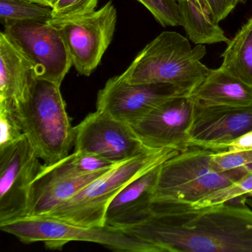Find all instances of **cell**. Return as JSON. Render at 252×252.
I'll list each match as a JSON object with an SVG mask.
<instances>
[{
    "mask_svg": "<svg viewBox=\"0 0 252 252\" xmlns=\"http://www.w3.org/2000/svg\"><path fill=\"white\" fill-rule=\"evenodd\" d=\"M119 230L156 252H252V209L245 205L153 202L147 220Z\"/></svg>",
    "mask_w": 252,
    "mask_h": 252,
    "instance_id": "obj_1",
    "label": "cell"
},
{
    "mask_svg": "<svg viewBox=\"0 0 252 252\" xmlns=\"http://www.w3.org/2000/svg\"><path fill=\"white\" fill-rule=\"evenodd\" d=\"M14 112L23 134L44 164H54L70 155L75 129L60 86L37 79Z\"/></svg>",
    "mask_w": 252,
    "mask_h": 252,
    "instance_id": "obj_2",
    "label": "cell"
},
{
    "mask_svg": "<svg viewBox=\"0 0 252 252\" xmlns=\"http://www.w3.org/2000/svg\"><path fill=\"white\" fill-rule=\"evenodd\" d=\"M206 54L203 45L191 48L180 33L162 32L144 47L121 76L127 83L170 84L191 94L209 73L200 62Z\"/></svg>",
    "mask_w": 252,
    "mask_h": 252,
    "instance_id": "obj_3",
    "label": "cell"
},
{
    "mask_svg": "<svg viewBox=\"0 0 252 252\" xmlns=\"http://www.w3.org/2000/svg\"><path fill=\"white\" fill-rule=\"evenodd\" d=\"M179 153L172 148L153 149L119 163L46 216L81 226L104 227L110 202L127 184Z\"/></svg>",
    "mask_w": 252,
    "mask_h": 252,
    "instance_id": "obj_4",
    "label": "cell"
},
{
    "mask_svg": "<svg viewBox=\"0 0 252 252\" xmlns=\"http://www.w3.org/2000/svg\"><path fill=\"white\" fill-rule=\"evenodd\" d=\"M215 152L192 146L163 162L153 202L192 204L243 176L238 170L220 173L212 169L210 161Z\"/></svg>",
    "mask_w": 252,
    "mask_h": 252,
    "instance_id": "obj_5",
    "label": "cell"
},
{
    "mask_svg": "<svg viewBox=\"0 0 252 252\" xmlns=\"http://www.w3.org/2000/svg\"><path fill=\"white\" fill-rule=\"evenodd\" d=\"M0 229L25 244L42 242L48 249L60 250L69 242L98 243L116 252H156L153 246L120 230L85 227L54 217L26 216L0 224Z\"/></svg>",
    "mask_w": 252,
    "mask_h": 252,
    "instance_id": "obj_6",
    "label": "cell"
},
{
    "mask_svg": "<svg viewBox=\"0 0 252 252\" xmlns=\"http://www.w3.org/2000/svg\"><path fill=\"white\" fill-rule=\"evenodd\" d=\"M118 14L113 0L81 17L50 20L61 31L79 75L91 76L101 63L116 32Z\"/></svg>",
    "mask_w": 252,
    "mask_h": 252,
    "instance_id": "obj_7",
    "label": "cell"
},
{
    "mask_svg": "<svg viewBox=\"0 0 252 252\" xmlns=\"http://www.w3.org/2000/svg\"><path fill=\"white\" fill-rule=\"evenodd\" d=\"M4 27V32L34 64L38 79L61 87L73 66L60 29L49 21L17 22Z\"/></svg>",
    "mask_w": 252,
    "mask_h": 252,
    "instance_id": "obj_8",
    "label": "cell"
},
{
    "mask_svg": "<svg viewBox=\"0 0 252 252\" xmlns=\"http://www.w3.org/2000/svg\"><path fill=\"white\" fill-rule=\"evenodd\" d=\"M26 135L0 149V224L29 215L31 187L43 164Z\"/></svg>",
    "mask_w": 252,
    "mask_h": 252,
    "instance_id": "obj_9",
    "label": "cell"
},
{
    "mask_svg": "<svg viewBox=\"0 0 252 252\" xmlns=\"http://www.w3.org/2000/svg\"><path fill=\"white\" fill-rule=\"evenodd\" d=\"M74 152L96 155L114 163L134 158L147 147L131 125L97 110L74 126Z\"/></svg>",
    "mask_w": 252,
    "mask_h": 252,
    "instance_id": "obj_10",
    "label": "cell"
},
{
    "mask_svg": "<svg viewBox=\"0 0 252 252\" xmlns=\"http://www.w3.org/2000/svg\"><path fill=\"white\" fill-rule=\"evenodd\" d=\"M189 95L170 84L127 83L119 75L108 79L98 91L96 110L132 126L164 101Z\"/></svg>",
    "mask_w": 252,
    "mask_h": 252,
    "instance_id": "obj_11",
    "label": "cell"
},
{
    "mask_svg": "<svg viewBox=\"0 0 252 252\" xmlns=\"http://www.w3.org/2000/svg\"><path fill=\"white\" fill-rule=\"evenodd\" d=\"M195 107L196 101L190 95L174 97L162 103L132 128L150 148L185 151L190 147L189 130Z\"/></svg>",
    "mask_w": 252,
    "mask_h": 252,
    "instance_id": "obj_12",
    "label": "cell"
},
{
    "mask_svg": "<svg viewBox=\"0 0 252 252\" xmlns=\"http://www.w3.org/2000/svg\"><path fill=\"white\" fill-rule=\"evenodd\" d=\"M252 131V104L205 106L196 103L189 145L223 151Z\"/></svg>",
    "mask_w": 252,
    "mask_h": 252,
    "instance_id": "obj_13",
    "label": "cell"
},
{
    "mask_svg": "<svg viewBox=\"0 0 252 252\" xmlns=\"http://www.w3.org/2000/svg\"><path fill=\"white\" fill-rule=\"evenodd\" d=\"M110 169L75 177L57 163L43 164L31 187L28 216L48 215Z\"/></svg>",
    "mask_w": 252,
    "mask_h": 252,
    "instance_id": "obj_14",
    "label": "cell"
},
{
    "mask_svg": "<svg viewBox=\"0 0 252 252\" xmlns=\"http://www.w3.org/2000/svg\"><path fill=\"white\" fill-rule=\"evenodd\" d=\"M36 67L14 39L0 33V107L15 109L37 80Z\"/></svg>",
    "mask_w": 252,
    "mask_h": 252,
    "instance_id": "obj_15",
    "label": "cell"
},
{
    "mask_svg": "<svg viewBox=\"0 0 252 252\" xmlns=\"http://www.w3.org/2000/svg\"><path fill=\"white\" fill-rule=\"evenodd\" d=\"M161 164L135 178L113 198L106 212L104 226L122 229L148 218Z\"/></svg>",
    "mask_w": 252,
    "mask_h": 252,
    "instance_id": "obj_16",
    "label": "cell"
},
{
    "mask_svg": "<svg viewBox=\"0 0 252 252\" xmlns=\"http://www.w3.org/2000/svg\"><path fill=\"white\" fill-rule=\"evenodd\" d=\"M190 95L201 105L252 104V88L220 67L209 69L203 82Z\"/></svg>",
    "mask_w": 252,
    "mask_h": 252,
    "instance_id": "obj_17",
    "label": "cell"
},
{
    "mask_svg": "<svg viewBox=\"0 0 252 252\" xmlns=\"http://www.w3.org/2000/svg\"><path fill=\"white\" fill-rule=\"evenodd\" d=\"M180 26L185 30L189 39L195 45H212L230 39L212 18L206 0H178Z\"/></svg>",
    "mask_w": 252,
    "mask_h": 252,
    "instance_id": "obj_18",
    "label": "cell"
},
{
    "mask_svg": "<svg viewBox=\"0 0 252 252\" xmlns=\"http://www.w3.org/2000/svg\"><path fill=\"white\" fill-rule=\"evenodd\" d=\"M221 57V68L252 88V17L229 41Z\"/></svg>",
    "mask_w": 252,
    "mask_h": 252,
    "instance_id": "obj_19",
    "label": "cell"
},
{
    "mask_svg": "<svg viewBox=\"0 0 252 252\" xmlns=\"http://www.w3.org/2000/svg\"><path fill=\"white\" fill-rule=\"evenodd\" d=\"M52 8L28 0H0V21L4 26L17 22H48Z\"/></svg>",
    "mask_w": 252,
    "mask_h": 252,
    "instance_id": "obj_20",
    "label": "cell"
},
{
    "mask_svg": "<svg viewBox=\"0 0 252 252\" xmlns=\"http://www.w3.org/2000/svg\"><path fill=\"white\" fill-rule=\"evenodd\" d=\"M58 163L66 173L72 176H82L112 169L119 163H114L96 155L74 152Z\"/></svg>",
    "mask_w": 252,
    "mask_h": 252,
    "instance_id": "obj_21",
    "label": "cell"
},
{
    "mask_svg": "<svg viewBox=\"0 0 252 252\" xmlns=\"http://www.w3.org/2000/svg\"><path fill=\"white\" fill-rule=\"evenodd\" d=\"M251 191H252V172H248L230 185L212 191L191 205L194 208H200L222 204L233 199L246 196Z\"/></svg>",
    "mask_w": 252,
    "mask_h": 252,
    "instance_id": "obj_22",
    "label": "cell"
},
{
    "mask_svg": "<svg viewBox=\"0 0 252 252\" xmlns=\"http://www.w3.org/2000/svg\"><path fill=\"white\" fill-rule=\"evenodd\" d=\"M142 4L162 27L180 26L178 0H137Z\"/></svg>",
    "mask_w": 252,
    "mask_h": 252,
    "instance_id": "obj_23",
    "label": "cell"
},
{
    "mask_svg": "<svg viewBox=\"0 0 252 252\" xmlns=\"http://www.w3.org/2000/svg\"><path fill=\"white\" fill-rule=\"evenodd\" d=\"M251 163H252V149L215 152L210 161L212 169L220 173L237 170Z\"/></svg>",
    "mask_w": 252,
    "mask_h": 252,
    "instance_id": "obj_24",
    "label": "cell"
},
{
    "mask_svg": "<svg viewBox=\"0 0 252 252\" xmlns=\"http://www.w3.org/2000/svg\"><path fill=\"white\" fill-rule=\"evenodd\" d=\"M98 0H59L52 8V19L73 18L96 11Z\"/></svg>",
    "mask_w": 252,
    "mask_h": 252,
    "instance_id": "obj_25",
    "label": "cell"
},
{
    "mask_svg": "<svg viewBox=\"0 0 252 252\" xmlns=\"http://www.w3.org/2000/svg\"><path fill=\"white\" fill-rule=\"evenodd\" d=\"M14 110L0 107V149L14 144L24 136Z\"/></svg>",
    "mask_w": 252,
    "mask_h": 252,
    "instance_id": "obj_26",
    "label": "cell"
},
{
    "mask_svg": "<svg viewBox=\"0 0 252 252\" xmlns=\"http://www.w3.org/2000/svg\"><path fill=\"white\" fill-rule=\"evenodd\" d=\"M215 23L225 20L230 13L239 5L245 4L246 0H206Z\"/></svg>",
    "mask_w": 252,
    "mask_h": 252,
    "instance_id": "obj_27",
    "label": "cell"
},
{
    "mask_svg": "<svg viewBox=\"0 0 252 252\" xmlns=\"http://www.w3.org/2000/svg\"><path fill=\"white\" fill-rule=\"evenodd\" d=\"M28 1L33 2V3L39 4V5H43V6L53 8L59 0H28Z\"/></svg>",
    "mask_w": 252,
    "mask_h": 252,
    "instance_id": "obj_28",
    "label": "cell"
},
{
    "mask_svg": "<svg viewBox=\"0 0 252 252\" xmlns=\"http://www.w3.org/2000/svg\"><path fill=\"white\" fill-rule=\"evenodd\" d=\"M237 170L240 171L243 175H244V174L248 172H252V163L240 168V169H237Z\"/></svg>",
    "mask_w": 252,
    "mask_h": 252,
    "instance_id": "obj_29",
    "label": "cell"
},
{
    "mask_svg": "<svg viewBox=\"0 0 252 252\" xmlns=\"http://www.w3.org/2000/svg\"><path fill=\"white\" fill-rule=\"evenodd\" d=\"M246 196H248V197H252V191H251V192H249V194H246Z\"/></svg>",
    "mask_w": 252,
    "mask_h": 252,
    "instance_id": "obj_30",
    "label": "cell"
}]
</instances>
